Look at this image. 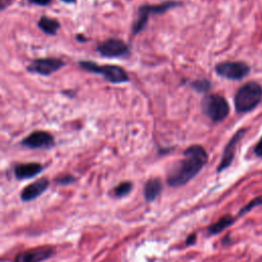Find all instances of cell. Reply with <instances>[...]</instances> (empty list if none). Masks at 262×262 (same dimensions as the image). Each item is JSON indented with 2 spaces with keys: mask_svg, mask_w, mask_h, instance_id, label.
<instances>
[{
  "mask_svg": "<svg viewBox=\"0 0 262 262\" xmlns=\"http://www.w3.org/2000/svg\"><path fill=\"white\" fill-rule=\"evenodd\" d=\"M208 154L200 145L188 147L183 159L174 164L167 173L166 181L171 187H180L194 179L208 163Z\"/></svg>",
  "mask_w": 262,
  "mask_h": 262,
  "instance_id": "obj_1",
  "label": "cell"
},
{
  "mask_svg": "<svg viewBox=\"0 0 262 262\" xmlns=\"http://www.w3.org/2000/svg\"><path fill=\"white\" fill-rule=\"evenodd\" d=\"M262 100V87L254 81L244 84L235 96V107L238 113L253 111Z\"/></svg>",
  "mask_w": 262,
  "mask_h": 262,
  "instance_id": "obj_2",
  "label": "cell"
},
{
  "mask_svg": "<svg viewBox=\"0 0 262 262\" xmlns=\"http://www.w3.org/2000/svg\"><path fill=\"white\" fill-rule=\"evenodd\" d=\"M79 66L85 71L101 75L108 82L113 84L129 82V76L123 68L115 65L100 66L92 61H80Z\"/></svg>",
  "mask_w": 262,
  "mask_h": 262,
  "instance_id": "obj_3",
  "label": "cell"
},
{
  "mask_svg": "<svg viewBox=\"0 0 262 262\" xmlns=\"http://www.w3.org/2000/svg\"><path fill=\"white\" fill-rule=\"evenodd\" d=\"M204 114L213 122H221L230 114V104L220 94H208L201 102Z\"/></svg>",
  "mask_w": 262,
  "mask_h": 262,
  "instance_id": "obj_4",
  "label": "cell"
},
{
  "mask_svg": "<svg viewBox=\"0 0 262 262\" xmlns=\"http://www.w3.org/2000/svg\"><path fill=\"white\" fill-rule=\"evenodd\" d=\"M218 76L229 80H242L250 74V67L244 62H223L215 67Z\"/></svg>",
  "mask_w": 262,
  "mask_h": 262,
  "instance_id": "obj_5",
  "label": "cell"
},
{
  "mask_svg": "<svg viewBox=\"0 0 262 262\" xmlns=\"http://www.w3.org/2000/svg\"><path fill=\"white\" fill-rule=\"evenodd\" d=\"M96 51L104 58H122L130 54L129 46L121 39L110 38L98 44Z\"/></svg>",
  "mask_w": 262,
  "mask_h": 262,
  "instance_id": "obj_6",
  "label": "cell"
},
{
  "mask_svg": "<svg viewBox=\"0 0 262 262\" xmlns=\"http://www.w3.org/2000/svg\"><path fill=\"white\" fill-rule=\"evenodd\" d=\"M66 64L59 59L55 58H45L38 59L31 62V64L27 67V71L33 74H39L42 76H49L58 72Z\"/></svg>",
  "mask_w": 262,
  "mask_h": 262,
  "instance_id": "obj_7",
  "label": "cell"
},
{
  "mask_svg": "<svg viewBox=\"0 0 262 262\" xmlns=\"http://www.w3.org/2000/svg\"><path fill=\"white\" fill-rule=\"evenodd\" d=\"M21 145L32 150H49L54 147L55 138L46 131H34L21 142Z\"/></svg>",
  "mask_w": 262,
  "mask_h": 262,
  "instance_id": "obj_8",
  "label": "cell"
},
{
  "mask_svg": "<svg viewBox=\"0 0 262 262\" xmlns=\"http://www.w3.org/2000/svg\"><path fill=\"white\" fill-rule=\"evenodd\" d=\"M56 250L50 246H42L26 250L17 254L14 262H43L55 256Z\"/></svg>",
  "mask_w": 262,
  "mask_h": 262,
  "instance_id": "obj_9",
  "label": "cell"
},
{
  "mask_svg": "<svg viewBox=\"0 0 262 262\" xmlns=\"http://www.w3.org/2000/svg\"><path fill=\"white\" fill-rule=\"evenodd\" d=\"M246 131H247V129H245V128L240 129L239 131H237V133L232 137V139L229 142V144L226 145V147L224 148V151H223L221 161L217 167L218 173L224 171L225 169H228L232 165V163L235 159V154H236L238 144L240 143V141L243 138V136L245 135Z\"/></svg>",
  "mask_w": 262,
  "mask_h": 262,
  "instance_id": "obj_10",
  "label": "cell"
},
{
  "mask_svg": "<svg viewBox=\"0 0 262 262\" xmlns=\"http://www.w3.org/2000/svg\"><path fill=\"white\" fill-rule=\"evenodd\" d=\"M49 186V180L42 177L36 181L27 185L21 193V200L23 202H31L43 195Z\"/></svg>",
  "mask_w": 262,
  "mask_h": 262,
  "instance_id": "obj_11",
  "label": "cell"
},
{
  "mask_svg": "<svg viewBox=\"0 0 262 262\" xmlns=\"http://www.w3.org/2000/svg\"><path fill=\"white\" fill-rule=\"evenodd\" d=\"M44 167L39 163L17 164L13 168V174L17 180L31 179L43 171Z\"/></svg>",
  "mask_w": 262,
  "mask_h": 262,
  "instance_id": "obj_12",
  "label": "cell"
},
{
  "mask_svg": "<svg viewBox=\"0 0 262 262\" xmlns=\"http://www.w3.org/2000/svg\"><path fill=\"white\" fill-rule=\"evenodd\" d=\"M163 191V182L160 178H152L148 180L144 187V196L147 202L152 203L158 198Z\"/></svg>",
  "mask_w": 262,
  "mask_h": 262,
  "instance_id": "obj_13",
  "label": "cell"
},
{
  "mask_svg": "<svg viewBox=\"0 0 262 262\" xmlns=\"http://www.w3.org/2000/svg\"><path fill=\"white\" fill-rule=\"evenodd\" d=\"M236 221V218L230 214H226L219 218L215 223H212L211 225L208 226L207 232L208 235L210 236H215L220 233H222L224 230H226L230 226H232Z\"/></svg>",
  "mask_w": 262,
  "mask_h": 262,
  "instance_id": "obj_14",
  "label": "cell"
},
{
  "mask_svg": "<svg viewBox=\"0 0 262 262\" xmlns=\"http://www.w3.org/2000/svg\"><path fill=\"white\" fill-rule=\"evenodd\" d=\"M38 27L45 34L55 36V35H57L61 25L56 19H51V17L48 16H41L38 22Z\"/></svg>",
  "mask_w": 262,
  "mask_h": 262,
  "instance_id": "obj_15",
  "label": "cell"
},
{
  "mask_svg": "<svg viewBox=\"0 0 262 262\" xmlns=\"http://www.w3.org/2000/svg\"><path fill=\"white\" fill-rule=\"evenodd\" d=\"M190 87L199 93H207L211 89V82L208 79H197L190 83Z\"/></svg>",
  "mask_w": 262,
  "mask_h": 262,
  "instance_id": "obj_16",
  "label": "cell"
},
{
  "mask_svg": "<svg viewBox=\"0 0 262 262\" xmlns=\"http://www.w3.org/2000/svg\"><path fill=\"white\" fill-rule=\"evenodd\" d=\"M132 187H133V184L130 181L121 182L114 188V196L117 198L126 197L131 193Z\"/></svg>",
  "mask_w": 262,
  "mask_h": 262,
  "instance_id": "obj_17",
  "label": "cell"
},
{
  "mask_svg": "<svg viewBox=\"0 0 262 262\" xmlns=\"http://www.w3.org/2000/svg\"><path fill=\"white\" fill-rule=\"evenodd\" d=\"M261 205H262V196L256 197L255 199H253L251 202H249L247 205H245L241 209V210L238 213V216L245 215L246 213H249L250 211H252L254 208H256L258 206H261Z\"/></svg>",
  "mask_w": 262,
  "mask_h": 262,
  "instance_id": "obj_18",
  "label": "cell"
},
{
  "mask_svg": "<svg viewBox=\"0 0 262 262\" xmlns=\"http://www.w3.org/2000/svg\"><path fill=\"white\" fill-rule=\"evenodd\" d=\"M56 183L59 185H69V184H72L76 181V177H74L71 174H65V175H62L60 177H58L56 180Z\"/></svg>",
  "mask_w": 262,
  "mask_h": 262,
  "instance_id": "obj_19",
  "label": "cell"
},
{
  "mask_svg": "<svg viewBox=\"0 0 262 262\" xmlns=\"http://www.w3.org/2000/svg\"><path fill=\"white\" fill-rule=\"evenodd\" d=\"M196 241H197V234H191L187 237L186 241H185V245L186 246H193L196 244Z\"/></svg>",
  "mask_w": 262,
  "mask_h": 262,
  "instance_id": "obj_20",
  "label": "cell"
},
{
  "mask_svg": "<svg viewBox=\"0 0 262 262\" xmlns=\"http://www.w3.org/2000/svg\"><path fill=\"white\" fill-rule=\"evenodd\" d=\"M52 0H29L30 3L33 4H36V5H40V6H46L48 5Z\"/></svg>",
  "mask_w": 262,
  "mask_h": 262,
  "instance_id": "obj_21",
  "label": "cell"
},
{
  "mask_svg": "<svg viewBox=\"0 0 262 262\" xmlns=\"http://www.w3.org/2000/svg\"><path fill=\"white\" fill-rule=\"evenodd\" d=\"M254 153L257 157H260V158H262V137L259 139V142L255 146Z\"/></svg>",
  "mask_w": 262,
  "mask_h": 262,
  "instance_id": "obj_22",
  "label": "cell"
},
{
  "mask_svg": "<svg viewBox=\"0 0 262 262\" xmlns=\"http://www.w3.org/2000/svg\"><path fill=\"white\" fill-rule=\"evenodd\" d=\"M231 243H232V240L230 239L229 236H228V237H225V238L222 240V244H223V245H225V246H228L229 244H231Z\"/></svg>",
  "mask_w": 262,
  "mask_h": 262,
  "instance_id": "obj_23",
  "label": "cell"
},
{
  "mask_svg": "<svg viewBox=\"0 0 262 262\" xmlns=\"http://www.w3.org/2000/svg\"><path fill=\"white\" fill-rule=\"evenodd\" d=\"M63 2L65 3H69V4H73V3H76L77 0H62Z\"/></svg>",
  "mask_w": 262,
  "mask_h": 262,
  "instance_id": "obj_24",
  "label": "cell"
},
{
  "mask_svg": "<svg viewBox=\"0 0 262 262\" xmlns=\"http://www.w3.org/2000/svg\"><path fill=\"white\" fill-rule=\"evenodd\" d=\"M84 36H81V35H78V36H77V40L78 41H80V42H85L87 39L86 38H83Z\"/></svg>",
  "mask_w": 262,
  "mask_h": 262,
  "instance_id": "obj_25",
  "label": "cell"
}]
</instances>
